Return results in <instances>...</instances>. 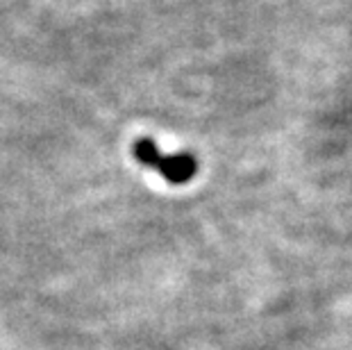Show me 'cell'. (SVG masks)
<instances>
[{
	"label": "cell",
	"mask_w": 352,
	"mask_h": 350,
	"mask_svg": "<svg viewBox=\"0 0 352 350\" xmlns=\"http://www.w3.org/2000/svg\"><path fill=\"white\" fill-rule=\"evenodd\" d=\"M132 151H134L137 162L155 168L157 173H160L164 180H168L170 184H184L196 175L198 164L191 155L184 153V155H170V157H166V155H162L160 146L148 137L139 139Z\"/></svg>",
	"instance_id": "1"
}]
</instances>
